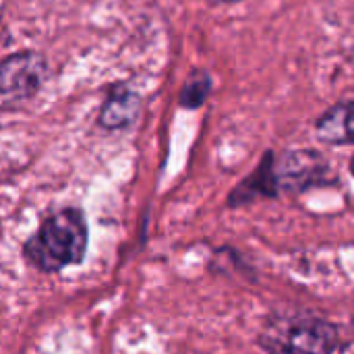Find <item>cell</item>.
I'll return each mask as SVG.
<instances>
[{"label":"cell","instance_id":"cell-1","mask_svg":"<svg viewBox=\"0 0 354 354\" xmlns=\"http://www.w3.org/2000/svg\"><path fill=\"white\" fill-rule=\"evenodd\" d=\"M87 249V224L79 209H62L50 216L27 241L25 257L41 272L54 274L79 263Z\"/></svg>","mask_w":354,"mask_h":354},{"label":"cell","instance_id":"cell-2","mask_svg":"<svg viewBox=\"0 0 354 354\" xmlns=\"http://www.w3.org/2000/svg\"><path fill=\"white\" fill-rule=\"evenodd\" d=\"M338 330L317 317H278L261 334V346L270 354H332L338 346Z\"/></svg>","mask_w":354,"mask_h":354},{"label":"cell","instance_id":"cell-3","mask_svg":"<svg viewBox=\"0 0 354 354\" xmlns=\"http://www.w3.org/2000/svg\"><path fill=\"white\" fill-rule=\"evenodd\" d=\"M326 172V162L322 156L313 151H288L280 156V162L274 164V156L270 153L261 168L255 172L253 178L245 180L241 189H249L243 199L253 197V193L261 195H276L280 189H305L319 180ZM236 203V201H234Z\"/></svg>","mask_w":354,"mask_h":354},{"label":"cell","instance_id":"cell-4","mask_svg":"<svg viewBox=\"0 0 354 354\" xmlns=\"http://www.w3.org/2000/svg\"><path fill=\"white\" fill-rule=\"evenodd\" d=\"M50 75L48 62L37 52H19L8 56L0 66L2 108H15L31 100Z\"/></svg>","mask_w":354,"mask_h":354},{"label":"cell","instance_id":"cell-5","mask_svg":"<svg viewBox=\"0 0 354 354\" xmlns=\"http://www.w3.org/2000/svg\"><path fill=\"white\" fill-rule=\"evenodd\" d=\"M315 133L324 143H354V100L324 112L322 118L315 122Z\"/></svg>","mask_w":354,"mask_h":354},{"label":"cell","instance_id":"cell-6","mask_svg":"<svg viewBox=\"0 0 354 354\" xmlns=\"http://www.w3.org/2000/svg\"><path fill=\"white\" fill-rule=\"evenodd\" d=\"M139 106H141L139 95L131 91L129 87L118 85L112 89V93L104 102V108L100 112V124L108 131L122 129L137 118Z\"/></svg>","mask_w":354,"mask_h":354},{"label":"cell","instance_id":"cell-7","mask_svg":"<svg viewBox=\"0 0 354 354\" xmlns=\"http://www.w3.org/2000/svg\"><path fill=\"white\" fill-rule=\"evenodd\" d=\"M209 91H212L209 75L205 71H195L187 79V83H185V87L180 91V104L185 108H197V106H201L205 102Z\"/></svg>","mask_w":354,"mask_h":354},{"label":"cell","instance_id":"cell-8","mask_svg":"<svg viewBox=\"0 0 354 354\" xmlns=\"http://www.w3.org/2000/svg\"><path fill=\"white\" fill-rule=\"evenodd\" d=\"M212 2H239V0H212Z\"/></svg>","mask_w":354,"mask_h":354},{"label":"cell","instance_id":"cell-9","mask_svg":"<svg viewBox=\"0 0 354 354\" xmlns=\"http://www.w3.org/2000/svg\"><path fill=\"white\" fill-rule=\"evenodd\" d=\"M351 170H353V174H354V158H353V164H351Z\"/></svg>","mask_w":354,"mask_h":354}]
</instances>
